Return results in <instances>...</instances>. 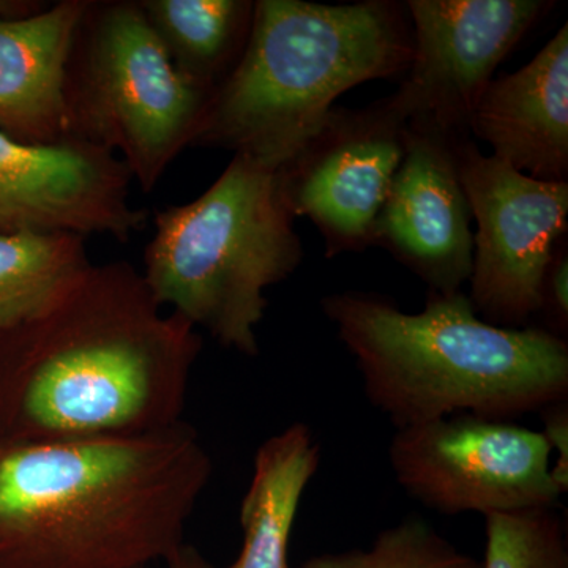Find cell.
<instances>
[{
  "instance_id": "cell-1",
  "label": "cell",
  "mask_w": 568,
  "mask_h": 568,
  "mask_svg": "<svg viewBox=\"0 0 568 568\" xmlns=\"http://www.w3.org/2000/svg\"><path fill=\"white\" fill-rule=\"evenodd\" d=\"M129 263L91 265L0 332V440L151 435L181 424L201 338Z\"/></svg>"
},
{
  "instance_id": "cell-2",
  "label": "cell",
  "mask_w": 568,
  "mask_h": 568,
  "mask_svg": "<svg viewBox=\"0 0 568 568\" xmlns=\"http://www.w3.org/2000/svg\"><path fill=\"white\" fill-rule=\"evenodd\" d=\"M193 426L130 437L0 440V568L164 562L212 477Z\"/></svg>"
},
{
  "instance_id": "cell-3",
  "label": "cell",
  "mask_w": 568,
  "mask_h": 568,
  "mask_svg": "<svg viewBox=\"0 0 568 568\" xmlns=\"http://www.w3.org/2000/svg\"><path fill=\"white\" fill-rule=\"evenodd\" d=\"M321 308L353 355L366 398L396 428L452 416L514 422L568 398V343L538 327H499L465 293L406 313L373 293L325 295Z\"/></svg>"
},
{
  "instance_id": "cell-4",
  "label": "cell",
  "mask_w": 568,
  "mask_h": 568,
  "mask_svg": "<svg viewBox=\"0 0 568 568\" xmlns=\"http://www.w3.org/2000/svg\"><path fill=\"white\" fill-rule=\"evenodd\" d=\"M413 55L405 3L254 2L245 50L213 92L193 145L282 170L343 92L405 74Z\"/></svg>"
},
{
  "instance_id": "cell-5",
  "label": "cell",
  "mask_w": 568,
  "mask_h": 568,
  "mask_svg": "<svg viewBox=\"0 0 568 568\" xmlns=\"http://www.w3.org/2000/svg\"><path fill=\"white\" fill-rule=\"evenodd\" d=\"M294 220L278 170L234 155L200 197L156 212L142 278L160 305L254 357L265 291L304 256Z\"/></svg>"
},
{
  "instance_id": "cell-6",
  "label": "cell",
  "mask_w": 568,
  "mask_h": 568,
  "mask_svg": "<svg viewBox=\"0 0 568 568\" xmlns=\"http://www.w3.org/2000/svg\"><path fill=\"white\" fill-rule=\"evenodd\" d=\"M82 31L67 78L74 138L115 153L151 192L194 144L213 91L178 69L140 2H92Z\"/></svg>"
},
{
  "instance_id": "cell-7",
  "label": "cell",
  "mask_w": 568,
  "mask_h": 568,
  "mask_svg": "<svg viewBox=\"0 0 568 568\" xmlns=\"http://www.w3.org/2000/svg\"><path fill=\"white\" fill-rule=\"evenodd\" d=\"M551 455L541 432L474 416L407 426L388 447L407 495L443 515L484 517L558 506Z\"/></svg>"
},
{
  "instance_id": "cell-8",
  "label": "cell",
  "mask_w": 568,
  "mask_h": 568,
  "mask_svg": "<svg viewBox=\"0 0 568 568\" xmlns=\"http://www.w3.org/2000/svg\"><path fill=\"white\" fill-rule=\"evenodd\" d=\"M459 181L476 220L469 297L477 315L521 328L541 310V283L556 246L567 237L568 182L529 178L457 144Z\"/></svg>"
},
{
  "instance_id": "cell-9",
  "label": "cell",
  "mask_w": 568,
  "mask_h": 568,
  "mask_svg": "<svg viewBox=\"0 0 568 568\" xmlns=\"http://www.w3.org/2000/svg\"><path fill=\"white\" fill-rule=\"evenodd\" d=\"M405 6L414 55L390 97L407 126L470 138V119L495 70L555 2L409 0Z\"/></svg>"
},
{
  "instance_id": "cell-10",
  "label": "cell",
  "mask_w": 568,
  "mask_h": 568,
  "mask_svg": "<svg viewBox=\"0 0 568 568\" xmlns=\"http://www.w3.org/2000/svg\"><path fill=\"white\" fill-rule=\"evenodd\" d=\"M406 140L407 122L392 97L365 108H334L278 170L291 212L315 223L325 256L373 246Z\"/></svg>"
},
{
  "instance_id": "cell-11",
  "label": "cell",
  "mask_w": 568,
  "mask_h": 568,
  "mask_svg": "<svg viewBox=\"0 0 568 568\" xmlns=\"http://www.w3.org/2000/svg\"><path fill=\"white\" fill-rule=\"evenodd\" d=\"M133 179L92 142L26 145L0 133V231H63L126 242L148 222L130 203Z\"/></svg>"
},
{
  "instance_id": "cell-12",
  "label": "cell",
  "mask_w": 568,
  "mask_h": 568,
  "mask_svg": "<svg viewBox=\"0 0 568 568\" xmlns=\"http://www.w3.org/2000/svg\"><path fill=\"white\" fill-rule=\"evenodd\" d=\"M462 140L407 126L405 156L373 235V245L394 254L432 294L462 293L473 268V215L457 162Z\"/></svg>"
},
{
  "instance_id": "cell-13",
  "label": "cell",
  "mask_w": 568,
  "mask_h": 568,
  "mask_svg": "<svg viewBox=\"0 0 568 568\" xmlns=\"http://www.w3.org/2000/svg\"><path fill=\"white\" fill-rule=\"evenodd\" d=\"M91 6L62 0L28 17H0V133L26 145L77 140L67 78Z\"/></svg>"
},
{
  "instance_id": "cell-14",
  "label": "cell",
  "mask_w": 568,
  "mask_h": 568,
  "mask_svg": "<svg viewBox=\"0 0 568 568\" xmlns=\"http://www.w3.org/2000/svg\"><path fill=\"white\" fill-rule=\"evenodd\" d=\"M469 132L493 156L545 182L568 178V24L532 61L489 82Z\"/></svg>"
},
{
  "instance_id": "cell-15",
  "label": "cell",
  "mask_w": 568,
  "mask_h": 568,
  "mask_svg": "<svg viewBox=\"0 0 568 568\" xmlns=\"http://www.w3.org/2000/svg\"><path fill=\"white\" fill-rule=\"evenodd\" d=\"M320 465V444L312 428L301 422L261 444L241 504L244 541L237 559L226 568H291V532L302 496Z\"/></svg>"
},
{
  "instance_id": "cell-16",
  "label": "cell",
  "mask_w": 568,
  "mask_h": 568,
  "mask_svg": "<svg viewBox=\"0 0 568 568\" xmlns=\"http://www.w3.org/2000/svg\"><path fill=\"white\" fill-rule=\"evenodd\" d=\"M140 6L178 69L215 92L245 50L254 2L144 0Z\"/></svg>"
},
{
  "instance_id": "cell-17",
  "label": "cell",
  "mask_w": 568,
  "mask_h": 568,
  "mask_svg": "<svg viewBox=\"0 0 568 568\" xmlns=\"http://www.w3.org/2000/svg\"><path fill=\"white\" fill-rule=\"evenodd\" d=\"M91 265L84 235L0 231V332L31 320Z\"/></svg>"
},
{
  "instance_id": "cell-18",
  "label": "cell",
  "mask_w": 568,
  "mask_h": 568,
  "mask_svg": "<svg viewBox=\"0 0 568 568\" xmlns=\"http://www.w3.org/2000/svg\"><path fill=\"white\" fill-rule=\"evenodd\" d=\"M298 568H481L424 519L409 518L384 529L368 548L328 552Z\"/></svg>"
},
{
  "instance_id": "cell-19",
  "label": "cell",
  "mask_w": 568,
  "mask_h": 568,
  "mask_svg": "<svg viewBox=\"0 0 568 568\" xmlns=\"http://www.w3.org/2000/svg\"><path fill=\"white\" fill-rule=\"evenodd\" d=\"M485 537L481 568H568L566 528L556 507L488 515Z\"/></svg>"
},
{
  "instance_id": "cell-20",
  "label": "cell",
  "mask_w": 568,
  "mask_h": 568,
  "mask_svg": "<svg viewBox=\"0 0 568 568\" xmlns=\"http://www.w3.org/2000/svg\"><path fill=\"white\" fill-rule=\"evenodd\" d=\"M555 328L552 334L562 336L568 327V248L566 237L556 246L541 283V310Z\"/></svg>"
},
{
  "instance_id": "cell-21",
  "label": "cell",
  "mask_w": 568,
  "mask_h": 568,
  "mask_svg": "<svg viewBox=\"0 0 568 568\" xmlns=\"http://www.w3.org/2000/svg\"><path fill=\"white\" fill-rule=\"evenodd\" d=\"M544 414V432L551 454H556L551 474L564 493L568 488V407L567 402L556 403L541 410Z\"/></svg>"
},
{
  "instance_id": "cell-22",
  "label": "cell",
  "mask_w": 568,
  "mask_h": 568,
  "mask_svg": "<svg viewBox=\"0 0 568 568\" xmlns=\"http://www.w3.org/2000/svg\"><path fill=\"white\" fill-rule=\"evenodd\" d=\"M163 568H219L213 566L211 560L201 555L196 548L192 545H183L175 555L171 556L170 559L164 560ZM142 568H153L142 567Z\"/></svg>"
}]
</instances>
